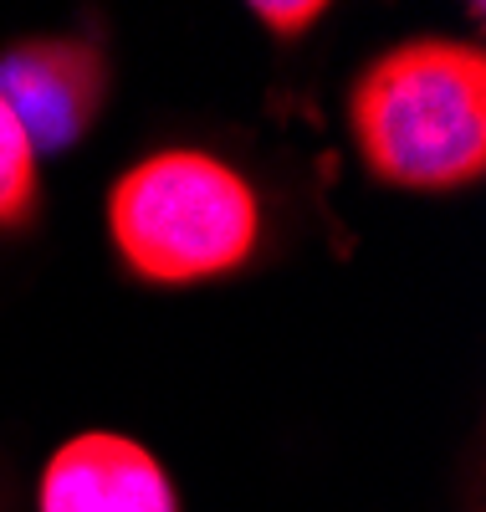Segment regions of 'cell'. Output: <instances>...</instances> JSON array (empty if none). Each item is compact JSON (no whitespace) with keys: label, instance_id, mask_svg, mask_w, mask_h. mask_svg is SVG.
I'll use <instances>...</instances> for the list:
<instances>
[{"label":"cell","instance_id":"cell-1","mask_svg":"<svg viewBox=\"0 0 486 512\" xmlns=\"http://www.w3.org/2000/svg\"><path fill=\"white\" fill-rule=\"evenodd\" d=\"M348 123L384 185H471L486 164V57L466 41H405L353 82Z\"/></svg>","mask_w":486,"mask_h":512},{"label":"cell","instance_id":"cell-2","mask_svg":"<svg viewBox=\"0 0 486 512\" xmlns=\"http://www.w3.org/2000/svg\"><path fill=\"white\" fill-rule=\"evenodd\" d=\"M113 246L149 282H205L236 272L256 251V190L200 149H164L134 164L108 200Z\"/></svg>","mask_w":486,"mask_h":512},{"label":"cell","instance_id":"cell-6","mask_svg":"<svg viewBox=\"0 0 486 512\" xmlns=\"http://www.w3.org/2000/svg\"><path fill=\"white\" fill-rule=\"evenodd\" d=\"M251 16H261V21H267L272 31H302V26H313L318 16H323V6H256Z\"/></svg>","mask_w":486,"mask_h":512},{"label":"cell","instance_id":"cell-3","mask_svg":"<svg viewBox=\"0 0 486 512\" xmlns=\"http://www.w3.org/2000/svg\"><path fill=\"white\" fill-rule=\"evenodd\" d=\"M103 93V57L87 41L47 36L0 52V103L11 108L36 154H57L72 139H82V128L103 108Z\"/></svg>","mask_w":486,"mask_h":512},{"label":"cell","instance_id":"cell-5","mask_svg":"<svg viewBox=\"0 0 486 512\" xmlns=\"http://www.w3.org/2000/svg\"><path fill=\"white\" fill-rule=\"evenodd\" d=\"M36 210V149L0 103V226H21Z\"/></svg>","mask_w":486,"mask_h":512},{"label":"cell","instance_id":"cell-4","mask_svg":"<svg viewBox=\"0 0 486 512\" xmlns=\"http://www.w3.org/2000/svg\"><path fill=\"white\" fill-rule=\"evenodd\" d=\"M41 512H180L164 466L128 436H72L41 472Z\"/></svg>","mask_w":486,"mask_h":512}]
</instances>
